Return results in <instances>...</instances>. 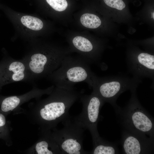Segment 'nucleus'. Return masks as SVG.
I'll return each instance as SVG.
<instances>
[{"instance_id": "obj_3", "label": "nucleus", "mask_w": 154, "mask_h": 154, "mask_svg": "<svg viewBox=\"0 0 154 154\" xmlns=\"http://www.w3.org/2000/svg\"><path fill=\"white\" fill-rule=\"evenodd\" d=\"M116 111L127 130L153 139V119L137 102L132 101L124 109Z\"/></svg>"}, {"instance_id": "obj_8", "label": "nucleus", "mask_w": 154, "mask_h": 154, "mask_svg": "<svg viewBox=\"0 0 154 154\" xmlns=\"http://www.w3.org/2000/svg\"><path fill=\"white\" fill-rule=\"evenodd\" d=\"M93 82L92 86L96 91L103 98L113 104L114 99L124 88L117 81L107 82L95 77Z\"/></svg>"}, {"instance_id": "obj_20", "label": "nucleus", "mask_w": 154, "mask_h": 154, "mask_svg": "<svg viewBox=\"0 0 154 154\" xmlns=\"http://www.w3.org/2000/svg\"><path fill=\"white\" fill-rule=\"evenodd\" d=\"M154 12H153V13H152V17H153V19H154Z\"/></svg>"}, {"instance_id": "obj_7", "label": "nucleus", "mask_w": 154, "mask_h": 154, "mask_svg": "<svg viewBox=\"0 0 154 154\" xmlns=\"http://www.w3.org/2000/svg\"><path fill=\"white\" fill-rule=\"evenodd\" d=\"M54 87L53 85L46 89H41L34 86L31 90L23 95L6 97L2 102L1 110L5 112H9L16 110L22 104L32 99L37 98L43 94L51 93Z\"/></svg>"}, {"instance_id": "obj_6", "label": "nucleus", "mask_w": 154, "mask_h": 154, "mask_svg": "<svg viewBox=\"0 0 154 154\" xmlns=\"http://www.w3.org/2000/svg\"><path fill=\"white\" fill-rule=\"evenodd\" d=\"M64 89L56 86L52 94L46 100L38 103L42 105L39 114L42 119L46 121L55 120L65 112L64 102L59 99Z\"/></svg>"}, {"instance_id": "obj_15", "label": "nucleus", "mask_w": 154, "mask_h": 154, "mask_svg": "<svg viewBox=\"0 0 154 154\" xmlns=\"http://www.w3.org/2000/svg\"><path fill=\"white\" fill-rule=\"evenodd\" d=\"M48 144L45 141L38 142L30 149V153L38 154H52L48 148Z\"/></svg>"}, {"instance_id": "obj_16", "label": "nucleus", "mask_w": 154, "mask_h": 154, "mask_svg": "<svg viewBox=\"0 0 154 154\" xmlns=\"http://www.w3.org/2000/svg\"><path fill=\"white\" fill-rule=\"evenodd\" d=\"M118 153L116 146L110 143L106 145H100L97 146L93 152L94 154H115Z\"/></svg>"}, {"instance_id": "obj_17", "label": "nucleus", "mask_w": 154, "mask_h": 154, "mask_svg": "<svg viewBox=\"0 0 154 154\" xmlns=\"http://www.w3.org/2000/svg\"><path fill=\"white\" fill-rule=\"evenodd\" d=\"M47 3L54 10L58 11L65 10L68 6L66 0H46Z\"/></svg>"}, {"instance_id": "obj_14", "label": "nucleus", "mask_w": 154, "mask_h": 154, "mask_svg": "<svg viewBox=\"0 0 154 154\" xmlns=\"http://www.w3.org/2000/svg\"><path fill=\"white\" fill-rule=\"evenodd\" d=\"M138 63L142 66L147 69L154 70V56L149 54L142 53L137 56Z\"/></svg>"}, {"instance_id": "obj_10", "label": "nucleus", "mask_w": 154, "mask_h": 154, "mask_svg": "<svg viewBox=\"0 0 154 154\" xmlns=\"http://www.w3.org/2000/svg\"><path fill=\"white\" fill-rule=\"evenodd\" d=\"M72 44L74 48L79 51L87 54L91 51L93 46L91 42L87 38L81 36H76L73 39Z\"/></svg>"}, {"instance_id": "obj_1", "label": "nucleus", "mask_w": 154, "mask_h": 154, "mask_svg": "<svg viewBox=\"0 0 154 154\" xmlns=\"http://www.w3.org/2000/svg\"><path fill=\"white\" fill-rule=\"evenodd\" d=\"M88 63L82 58L66 56L60 66L46 78L56 86L66 89H71L80 82H85L92 86L95 76Z\"/></svg>"}, {"instance_id": "obj_18", "label": "nucleus", "mask_w": 154, "mask_h": 154, "mask_svg": "<svg viewBox=\"0 0 154 154\" xmlns=\"http://www.w3.org/2000/svg\"><path fill=\"white\" fill-rule=\"evenodd\" d=\"M105 4L108 6L119 10L124 9L125 5L122 0H104Z\"/></svg>"}, {"instance_id": "obj_9", "label": "nucleus", "mask_w": 154, "mask_h": 154, "mask_svg": "<svg viewBox=\"0 0 154 154\" xmlns=\"http://www.w3.org/2000/svg\"><path fill=\"white\" fill-rule=\"evenodd\" d=\"M101 104V100L98 97H90L88 102L87 108L88 117L90 121L95 123L97 121Z\"/></svg>"}, {"instance_id": "obj_13", "label": "nucleus", "mask_w": 154, "mask_h": 154, "mask_svg": "<svg viewBox=\"0 0 154 154\" xmlns=\"http://www.w3.org/2000/svg\"><path fill=\"white\" fill-rule=\"evenodd\" d=\"M62 149L69 154H79L81 145L76 140L68 139L66 140L62 143Z\"/></svg>"}, {"instance_id": "obj_11", "label": "nucleus", "mask_w": 154, "mask_h": 154, "mask_svg": "<svg viewBox=\"0 0 154 154\" xmlns=\"http://www.w3.org/2000/svg\"><path fill=\"white\" fill-rule=\"evenodd\" d=\"M21 23L27 28L34 31H39L43 27V24L39 19L29 15H24L21 19Z\"/></svg>"}, {"instance_id": "obj_12", "label": "nucleus", "mask_w": 154, "mask_h": 154, "mask_svg": "<svg viewBox=\"0 0 154 154\" xmlns=\"http://www.w3.org/2000/svg\"><path fill=\"white\" fill-rule=\"evenodd\" d=\"M80 21L84 27L90 29H95L100 26V19L97 16L93 14L85 13L80 18Z\"/></svg>"}, {"instance_id": "obj_19", "label": "nucleus", "mask_w": 154, "mask_h": 154, "mask_svg": "<svg viewBox=\"0 0 154 154\" xmlns=\"http://www.w3.org/2000/svg\"><path fill=\"white\" fill-rule=\"evenodd\" d=\"M6 124V119L5 116L0 113V128L3 127Z\"/></svg>"}, {"instance_id": "obj_4", "label": "nucleus", "mask_w": 154, "mask_h": 154, "mask_svg": "<svg viewBox=\"0 0 154 154\" xmlns=\"http://www.w3.org/2000/svg\"><path fill=\"white\" fill-rule=\"evenodd\" d=\"M28 69L22 59H8L0 66L1 84L33 80Z\"/></svg>"}, {"instance_id": "obj_5", "label": "nucleus", "mask_w": 154, "mask_h": 154, "mask_svg": "<svg viewBox=\"0 0 154 154\" xmlns=\"http://www.w3.org/2000/svg\"><path fill=\"white\" fill-rule=\"evenodd\" d=\"M122 144L124 153L148 154L153 150V139L126 130L123 133Z\"/></svg>"}, {"instance_id": "obj_2", "label": "nucleus", "mask_w": 154, "mask_h": 154, "mask_svg": "<svg viewBox=\"0 0 154 154\" xmlns=\"http://www.w3.org/2000/svg\"><path fill=\"white\" fill-rule=\"evenodd\" d=\"M33 49L23 58L33 80L46 78L60 66L66 56L51 49Z\"/></svg>"}]
</instances>
